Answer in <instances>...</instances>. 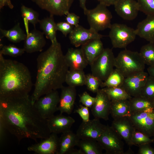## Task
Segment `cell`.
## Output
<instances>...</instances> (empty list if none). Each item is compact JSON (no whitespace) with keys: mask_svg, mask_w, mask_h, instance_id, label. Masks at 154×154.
<instances>
[{"mask_svg":"<svg viewBox=\"0 0 154 154\" xmlns=\"http://www.w3.org/2000/svg\"><path fill=\"white\" fill-rule=\"evenodd\" d=\"M0 117L19 143L24 138L37 142V139L46 138L51 133L47 119L39 113L29 94L0 96Z\"/></svg>","mask_w":154,"mask_h":154,"instance_id":"obj_1","label":"cell"},{"mask_svg":"<svg viewBox=\"0 0 154 154\" xmlns=\"http://www.w3.org/2000/svg\"><path fill=\"white\" fill-rule=\"evenodd\" d=\"M37 61L36 80L31 97L33 104L42 96L61 89L69 68L61 44L57 40L38 55Z\"/></svg>","mask_w":154,"mask_h":154,"instance_id":"obj_2","label":"cell"},{"mask_svg":"<svg viewBox=\"0 0 154 154\" xmlns=\"http://www.w3.org/2000/svg\"><path fill=\"white\" fill-rule=\"evenodd\" d=\"M32 86L28 67L0 54V96L29 94Z\"/></svg>","mask_w":154,"mask_h":154,"instance_id":"obj_3","label":"cell"},{"mask_svg":"<svg viewBox=\"0 0 154 154\" xmlns=\"http://www.w3.org/2000/svg\"><path fill=\"white\" fill-rule=\"evenodd\" d=\"M145 64L139 52L127 49L115 57L114 66L125 78L144 71Z\"/></svg>","mask_w":154,"mask_h":154,"instance_id":"obj_4","label":"cell"},{"mask_svg":"<svg viewBox=\"0 0 154 154\" xmlns=\"http://www.w3.org/2000/svg\"><path fill=\"white\" fill-rule=\"evenodd\" d=\"M84 13L87 17L90 28L98 32L110 28L112 16L107 6L99 3L92 9L87 8Z\"/></svg>","mask_w":154,"mask_h":154,"instance_id":"obj_5","label":"cell"},{"mask_svg":"<svg viewBox=\"0 0 154 154\" xmlns=\"http://www.w3.org/2000/svg\"><path fill=\"white\" fill-rule=\"evenodd\" d=\"M115 58L112 49L104 48L90 65L91 74L101 81H104L114 70Z\"/></svg>","mask_w":154,"mask_h":154,"instance_id":"obj_6","label":"cell"},{"mask_svg":"<svg viewBox=\"0 0 154 154\" xmlns=\"http://www.w3.org/2000/svg\"><path fill=\"white\" fill-rule=\"evenodd\" d=\"M110 29L109 37L114 48H126L137 36L135 29L123 24H112Z\"/></svg>","mask_w":154,"mask_h":154,"instance_id":"obj_7","label":"cell"},{"mask_svg":"<svg viewBox=\"0 0 154 154\" xmlns=\"http://www.w3.org/2000/svg\"><path fill=\"white\" fill-rule=\"evenodd\" d=\"M122 139L111 127L106 125L97 141L107 154H123L124 143Z\"/></svg>","mask_w":154,"mask_h":154,"instance_id":"obj_8","label":"cell"},{"mask_svg":"<svg viewBox=\"0 0 154 154\" xmlns=\"http://www.w3.org/2000/svg\"><path fill=\"white\" fill-rule=\"evenodd\" d=\"M44 95L37 100L33 105L41 116L47 119L58 111L60 96L57 90H53Z\"/></svg>","mask_w":154,"mask_h":154,"instance_id":"obj_9","label":"cell"},{"mask_svg":"<svg viewBox=\"0 0 154 154\" xmlns=\"http://www.w3.org/2000/svg\"><path fill=\"white\" fill-rule=\"evenodd\" d=\"M128 117L136 130L150 137L154 135V110L132 113Z\"/></svg>","mask_w":154,"mask_h":154,"instance_id":"obj_10","label":"cell"},{"mask_svg":"<svg viewBox=\"0 0 154 154\" xmlns=\"http://www.w3.org/2000/svg\"><path fill=\"white\" fill-rule=\"evenodd\" d=\"M41 9L50 15L62 16L69 12L74 0H31Z\"/></svg>","mask_w":154,"mask_h":154,"instance_id":"obj_11","label":"cell"},{"mask_svg":"<svg viewBox=\"0 0 154 154\" xmlns=\"http://www.w3.org/2000/svg\"><path fill=\"white\" fill-rule=\"evenodd\" d=\"M106 125L102 124L100 119H94L87 121H82L78 129L76 134L80 139L97 140L104 131Z\"/></svg>","mask_w":154,"mask_h":154,"instance_id":"obj_12","label":"cell"},{"mask_svg":"<svg viewBox=\"0 0 154 154\" xmlns=\"http://www.w3.org/2000/svg\"><path fill=\"white\" fill-rule=\"evenodd\" d=\"M95 101L91 107V112L94 118L109 119L110 114L111 101L107 95L102 89L96 93Z\"/></svg>","mask_w":154,"mask_h":154,"instance_id":"obj_13","label":"cell"},{"mask_svg":"<svg viewBox=\"0 0 154 154\" xmlns=\"http://www.w3.org/2000/svg\"><path fill=\"white\" fill-rule=\"evenodd\" d=\"M104 36L90 28L87 29L79 25L74 27L69 34V38L71 44L78 47L91 40L101 39Z\"/></svg>","mask_w":154,"mask_h":154,"instance_id":"obj_14","label":"cell"},{"mask_svg":"<svg viewBox=\"0 0 154 154\" xmlns=\"http://www.w3.org/2000/svg\"><path fill=\"white\" fill-rule=\"evenodd\" d=\"M149 76L143 71L125 78L121 87L131 97L140 95Z\"/></svg>","mask_w":154,"mask_h":154,"instance_id":"obj_15","label":"cell"},{"mask_svg":"<svg viewBox=\"0 0 154 154\" xmlns=\"http://www.w3.org/2000/svg\"><path fill=\"white\" fill-rule=\"evenodd\" d=\"M59 139L57 134L52 133L47 137L28 147L27 149L37 154H57Z\"/></svg>","mask_w":154,"mask_h":154,"instance_id":"obj_16","label":"cell"},{"mask_svg":"<svg viewBox=\"0 0 154 154\" xmlns=\"http://www.w3.org/2000/svg\"><path fill=\"white\" fill-rule=\"evenodd\" d=\"M114 6L117 14L127 21L135 19L139 11L137 2L135 0H118Z\"/></svg>","mask_w":154,"mask_h":154,"instance_id":"obj_17","label":"cell"},{"mask_svg":"<svg viewBox=\"0 0 154 154\" xmlns=\"http://www.w3.org/2000/svg\"><path fill=\"white\" fill-rule=\"evenodd\" d=\"M27 35L23 48L25 52L31 53L42 51L46 44L43 33L35 28Z\"/></svg>","mask_w":154,"mask_h":154,"instance_id":"obj_18","label":"cell"},{"mask_svg":"<svg viewBox=\"0 0 154 154\" xmlns=\"http://www.w3.org/2000/svg\"><path fill=\"white\" fill-rule=\"evenodd\" d=\"M58 106L60 114H71L73 109L76 96L75 87L68 86H63L61 88Z\"/></svg>","mask_w":154,"mask_h":154,"instance_id":"obj_19","label":"cell"},{"mask_svg":"<svg viewBox=\"0 0 154 154\" xmlns=\"http://www.w3.org/2000/svg\"><path fill=\"white\" fill-rule=\"evenodd\" d=\"M48 126L51 133H63L70 130L75 122V120L69 116L60 114L54 115L47 119Z\"/></svg>","mask_w":154,"mask_h":154,"instance_id":"obj_20","label":"cell"},{"mask_svg":"<svg viewBox=\"0 0 154 154\" xmlns=\"http://www.w3.org/2000/svg\"><path fill=\"white\" fill-rule=\"evenodd\" d=\"M128 145H131V139L136 130L129 118L123 117L114 119L111 126Z\"/></svg>","mask_w":154,"mask_h":154,"instance_id":"obj_21","label":"cell"},{"mask_svg":"<svg viewBox=\"0 0 154 154\" xmlns=\"http://www.w3.org/2000/svg\"><path fill=\"white\" fill-rule=\"evenodd\" d=\"M64 58L70 70H83L88 64L81 48H69Z\"/></svg>","mask_w":154,"mask_h":154,"instance_id":"obj_22","label":"cell"},{"mask_svg":"<svg viewBox=\"0 0 154 154\" xmlns=\"http://www.w3.org/2000/svg\"><path fill=\"white\" fill-rule=\"evenodd\" d=\"M81 48L88 64L90 65L104 49L101 38L91 40L82 45Z\"/></svg>","mask_w":154,"mask_h":154,"instance_id":"obj_23","label":"cell"},{"mask_svg":"<svg viewBox=\"0 0 154 154\" xmlns=\"http://www.w3.org/2000/svg\"><path fill=\"white\" fill-rule=\"evenodd\" d=\"M135 29L137 35L154 43V15L147 16L138 23Z\"/></svg>","mask_w":154,"mask_h":154,"instance_id":"obj_24","label":"cell"},{"mask_svg":"<svg viewBox=\"0 0 154 154\" xmlns=\"http://www.w3.org/2000/svg\"><path fill=\"white\" fill-rule=\"evenodd\" d=\"M80 140L76 133L71 129L62 133L59 137L57 154H69L75 146H77Z\"/></svg>","mask_w":154,"mask_h":154,"instance_id":"obj_25","label":"cell"},{"mask_svg":"<svg viewBox=\"0 0 154 154\" xmlns=\"http://www.w3.org/2000/svg\"><path fill=\"white\" fill-rule=\"evenodd\" d=\"M131 114L129 100L111 101L110 114L114 119L129 117Z\"/></svg>","mask_w":154,"mask_h":154,"instance_id":"obj_26","label":"cell"},{"mask_svg":"<svg viewBox=\"0 0 154 154\" xmlns=\"http://www.w3.org/2000/svg\"><path fill=\"white\" fill-rule=\"evenodd\" d=\"M132 113L154 110V101L139 95L129 100Z\"/></svg>","mask_w":154,"mask_h":154,"instance_id":"obj_27","label":"cell"},{"mask_svg":"<svg viewBox=\"0 0 154 154\" xmlns=\"http://www.w3.org/2000/svg\"><path fill=\"white\" fill-rule=\"evenodd\" d=\"M38 23L46 38L50 40L51 43L57 40L56 23L54 21V15H50L49 16L40 20Z\"/></svg>","mask_w":154,"mask_h":154,"instance_id":"obj_28","label":"cell"},{"mask_svg":"<svg viewBox=\"0 0 154 154\" xmlns=\"http://www.w3.org/2000/svg\"><path fill=\"white\" fill-rule=\"evenodd\" d=\"M0 39L6 37L10 41L17 43L24 40L27 35L21 28L20 23H18L11 29L6 30L1 28Z\"/></svg>","mask_w":154,"mask_h":154,"instance_id":"obj_29","label":"cell"},{"mask_svg":"<svg viewBox=\"0 0 154 154\" xmlns=\"http://www.w3.org/2000/svg\"><path fill=\"white\" fill-rule=\"evenodd\" d=\"M77 146L84 154H101L102 153L103 149L96 140L89 139H80Z\"/></svg>","mask_w":154,"mask_h":154,"instance_id":"obj_30","label":"cell"},{"mask_svg":"<svg viewBox=\"0 0 154 154\" xmlns=\"http://www.w3.org/2000/svg\"><path fill=\"white\" fill-rule=\"evenodd\" d=\"M65 82L68 86L74 87L85 85L86 75L83 70H68Z\"/></svg>","mask_w":154,"mask_h":154,"instance_id":"obj_31","label":"cell"},{"mask_svg":"<svg viewBox=\"0 0 154 154\" xmlns=\"http://www.w3.org/2000/svg\"><path fill=\"white\" fill-rule=\"evenodd\" d=\"M111 101L129 100L131 97L121 87H105L102 89Z\"/></svg>","mask_w":154,"mask_h":154,"instance_id":"obj_32","label":"cell"},{"mask_svg":"<svg viewBox=\"0 0 154 154\" xmlns=\"http://www.w3.org/2000/svg\"><path fill=\"white\" fill-rule=\"evenodd\" d=\"M125 78L116 69L113 71L106 79L102 83L101 88L121 87Z\"/></svg>","mask_w":154,"mask_h":154,"instance_id":"obj_33","label":"cell"},{"mask_svg":"<svg viewBox=\"0 0 154 154\" xmlns=\"http://www.w3.org/2000/svg\"><path fill=\"white\" fill-rule=\"evenodd\" d=\"M139 53L145 64L154 66V43L149 42L142 46Z\"/></svg>","mask_w":154,"mask_h":154,"instance_id":"obj_34","label":"cell"},{"mask_svg":"<svg viewBox=\"0 0 154 154\" xmlns=\"http://www.w3.org/2000/svg\"><path fill=\"white\" fill-rule=\"evenodd\" d=\"M21 11V16L24 20L33 25L35 27L36 25L39 23L38 13L31 8L22 5Z\"/></svg>","mask_w":154,"mask_h":154,"instance_id":"obj_35","label":"cell"},{"mask_svg":"<svg viewBox=\"0 0 154 154\" xmlns=\"http://www.w3.org/2000/svg\"><path fill=\"white\" fill-rule=\"evenodd\" d=\"M25 52L23 48H20L14 45L9 44L2 46L1 45L0 54L15 57L21 56Z\"/></svg>","mask_w":154,"mask_h":154,"instance_id":"obj_36","label":"cell"},{"mask_svg":"<svg viewBox=\"0 0 154 154\" xmlns=\"http://www.w3.org/2000/svg\"><path fill=\"white\" fill-rule=\"evenodd\" d=\"M150 137L140 132L135 130L134 132L131 139V144L139 146L140 145L150 144L153 142Z\"/></svg>","mask_w":154,"mask_h":154,"instance_id":"obj_37","label":"cell"},{"mask_svg":"<svg viewBox=\"0 0 154 154\" xmlns=\"http://www.w3.org/2000/svg\"><path fill=\"white\" fill-rule=\"evenodd\" d=\"M140 95L150 99L154 100V78L149 75Z\"/></svg>","mask_w":154,"mask_h":154,"instance_id":"obj_38","label":"cell"},{"mask_svg":"<svg viewBox=\"0 0 154 154\" xmlns=\"http://www.w3.org/2000/svg\"><path fill=\"white\" fill-rule=\"evenodd\" d=\"M102 82L92 74L86 75L85 85L88 90L93 93L97 92Z\"/></svg>","mask_w":154,"mask_h":154,"instance_id":"obj_39","label":"cell"},{"mask_svg":"<svg viewBox=\"0 0 154 154\" xmlns=\"http://www.w3.org/2000/svg\"><path fill=\"white\" fill-rule=\"evenodd\" d=\"M139 11L147 16L154 15V0H137Z\"/></svg>","mask_w":154,"mask_h":154,"instance_id":"obj_40","label":"cell"},{"mask_svg":"<svg viewBox=\"0 0 154 154\" xmlns=\"http://www.w3.org/2000/svg\"><path fill=\"white\" fill-rule=\"evenodd\" d=\"M74 27L66 21L60 22L56 24L57 31L61 32L65 37L71 33Z\"/></svg>","mask_w":154,"mask_h":154,"instance_id":"obj_41","label":"cell"},{"mask_svg":"<svg viewBox=\"0 0 154 154\" xmlns=\"http://www.w3.org/2000/svg\"><path fill=\"white\" fill-rule=\"evenodd\" d=\"M96 98L90 96L87 92L83 93L80 97V102L84 106L91 108L94 104Z\"/></svg>","mask_w":154,"mask_h":154,"instance_id":"obj_42","label":"cell"},{"mask_svg":"<svg viewBox=\"0 0 154 154\" xmlns=\"http://www.w3.org/2000/svg\"><path fill=\"white\" fill-rule=\"evenodd\" d=\"M75 113L78 114L84 121H87L90 120L89 109L87 107L81 106Z\"/></svg>","mask_w":154,"mask_h":154,"instance_id":"obj_43","label":"cell"},{"mask_svg":"<svg viewBox=\"0 0 154 154\" xmlns=\"http://www.w3.org/2000/svg\"><path fill=\"white\" fill-rule=\"evenodd\" d=\"M66 21L71 25L76 27L79 25L80 17L74 13L68 12L66 15Z\"/></svg>","mask_w":154,"mask_h":154,"instance_id":"obj_44","label":"cell"},{"mask_svg":"<svg viewBox=\"0 0 154 154\" xmlns=\"http://www.w3.org/2000/svg\"><path fill=\"white\" fill-rule=\"evenodd\" d=\"M138 154H154V148L150 144H146L139 146Z\"/></svg>","mask_w":154,"mask_h":154,"instance_id":"obj_45","label":"cell"},{"mask_svg":"<svg viewBox=\"0 0 154 154\" xmlns=\"http://www.w3.org/2000/svg\"><path fill=\"white\" fill-rule=\"evenodd\" d=\"M7 131L2 118L0 117V143L1 146L4 143L6 136V131Z\"/></svg>","mask_w":154,"mask_h":154,"instance_id":"obj_46","label":"cell"},{"mask_svg":"<svg viewBox=\"0 0 154 154\" xmlns=\"http://www.w3.org/2000/svg\"><path fill=\"white\" fill-rule=\"evenodd\" d=\"M5 6H7L11 9H13L14 7L11 0H0V9Z\"/></svg>","mask_w":154,"mask_h":154,"instance_id":"obj_47","label":"cell"},{"mask_svg":"<svg viewBox=\"0 0 154 154\" xmlns=\"http://www.w3.org/2000/svg\"><path fill=\"white\" fill-rule=\"evenodd\" d=\"M99 3L103 4L107 7L114 5L118 0H97Z\"/></svg>","mask_w":154,"mask_h":154,"instance_id":"obj_48","label":"cell"},{"mask_svg":"<svg viewBox=\"0 0 154 154\" xmlns=\"http://www.w3.org/2000/svg\"><path fill=\"white\" fill-rule=\"evenodd\" d=\"M147 70L149 75L154 78V66H149Z\"/></svg>","mask_w":154,"mask_h":154,"instance_id":"obj_49","label":"cell"},{"mask_svg":"<svg viewBox=\"0 0 154 154\" xmlns=\"http://www.w3.org/2000/svg\"><path fill=\"white\" fill-rule=\"evenodd\" d=\"M87 0H78L80 6L83 9V11L85 10L87 8L86 7V3Z\"/></svg>","mask_w":154,"mask_h":154,"instance_id":"obj_50","label":"cell"},{"mask_svg":"<svg viewBox=\"0 0 154 154\" xmlns=\"http://www.w3.org/2000/svg\"><path fill=\"white\" fill-rule=\"evenodd\" d=\"M69 154H84L83 153L80 149L74 148L69 153Z\"/></svg>","mask_w":154,"mask_h":154,"instance_id":"obj_51","label":"cell"},{"mask_svg":"<svg viewBox=\"0 0 154 154\" xmlns=\"http://www.w3.org/2000/svg\"></svg>","mask_w":154,"mask_h":154,"instance_id":"obj_52","label":"cell"}]
</instances>
